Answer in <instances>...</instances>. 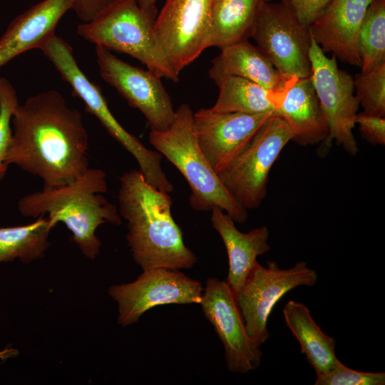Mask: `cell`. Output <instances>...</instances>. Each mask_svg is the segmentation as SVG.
<instances>
[{
    "label": "cell",
    "instance_id": "1",
    "mask_svg": "<svg viewBox=\"0 0 385 385\" xmlns=\"http://www.w3.org/2000/svg\"><path fill=\"white\" fill-rule=\"evenodd\" d=\"M5 163L37 176L45 187L71 183L89 168L88 134L83 117L57 91L26 98L15 107Z\"/></svg>",
    "mask_w": 385,
    "mask_h": 385
},
{
    "label": "cell",
    "instance_id": "2",
    "mask_svg": "<svg viewBox=\"0 0 385 385\" xmlns=\"http://www.w3.org/2000/svg\"><path fill=\"white\" fill-rule=\"evenodd\" d=\"M120 181L118 208L127 221V242L135 263L142 270L193 267L197 259L173 217L169 193L150 185L139 170L124 173Z\"/></svg>",
    "mask_w": 385,
    "mask_h": 385
},
{
    "label": "cell",
    "instance_id": "3",
    "mask_svg": "<svg viewBox=\"0 0 385 385\" xmlns=\"http://www.w3.org/2000/svg\"><path fill=\"white\" fill-rule=\"evenodd\" d=\"M107 175L100 168H88L73 181L57 187H45L18 202L19 212L27 217H48L55 227L63 222L71 232V240L86 257L93 260L101 242L96 235L103 224L120 225L118 207L103 193L108 190Z\"/></svg>",
    "mask_w": 385,
    "mask_h": 385
},
{
    "label": "cell",
    "instance_id": "4",
    "mask_svg": "<svg viewBox=\"0 0 385 385\" xmlns=\"http://www.w3.org/2000/svg\"><path fill=\"white\" fill-rule=\"evenodd\" d=\"M150 143L171 162L187 180L191 193L189 202L196 211L218 207L235 222L244 223L247 210L240 205L225 187L201 151L193 127V112L187 103L176 110L170 127L150 130Z\"/></svg>",
    "mask_w": 385,
    "mask_h": 385
},
{
    "label": "cell",
    "instance_id": "5",
    "mask_svg": "<svg viewBox=\"0 0 385 385\" xmlns=\"http://www.w3.org/2000/svg\"><path fill=\"white\" fill-rule=\"evenodd\" d=\"M158 10L143 9L135 0H118L93 19L77 26V33L96 46L137 59L160 78L179 80L156 39L154 24Z\"/></svg>",
    "mask_w": 385,
    "mask_h": 385
},
{
    "label": "cell",
    "instance_id": "6",
    "mask_svg": "<svg viewBox=\"0 0 385 385\" xmlns=\"http://www.w3.org/2000/svg\"><path fill=\"white\" fill-rule=\"evenodd\" d=\"M39 50L70 85L73 95L81 99L87 112L93 115L110 135L133 155L145 180L160 191H171L173 185L161 166L163 155L147 148L120 124L111 111L101 88L80 68L70 44L55 33Z\"/></svg>",
    "mask_w": 385,
    "mask_h": 385
},
{
    "label": "cell",
    "instance_id": "7",
    "mask_svg": "<svg viewBox=\"0 0 385 385\" xmlns=\"http://www.w3.org/2000/svg\"><path fill=\"white\" fill-rule=\"evenodd\" d=\"M292 138L287 123L274 113L245 148L217 173L229 192L246 210L261 205L267 195L270 169Z\"/></svg>",
    "mask_w": 385,
    "mask_h": 385
},
{
    "label": "cell",
    "instance_id": "8",
    "mask_svg": "<svg viewBox=\"0 0 385 385\" xmlns=\"http://www.w3.org/2000/svg\"><path fill=\"white\" fill-rule=\"evenodd\" d=\"M250 37L280 73L297 78L311 76L309 26L284 2L266 1L260 6Z\"/></svg>",
    "mask_w": 385,
    "mask_h": 385
},
{
    "label": "cell",
    "instance_id": "9",
    "mask_svg": "<svg viewBox=\"0 0 385 385\" xmlns=\"http://www.w3.org/2000/svg\"><path fill=\"white\" fill-rule=\"evenodd\" d=\"M317 279L316 271L304 261L289 269L279 267L274 261L267 262V267L257 264L234 294L247 332L257 346L270 337L267 321L275 304L297 287L314 286Z\"/></svg>",
    "mask_w": 385,
    "mask_h": 385
},
{
    "label": "cell",
    "instance_id": "10",
    "mask_svg": "<svg viewBox=\"0 0 385 385\" xmlns=\"http://www.w3.org/2000/svg\"><path fill=\"white\" fill-rule=\"evenodd\" d=\"M309 55L311 78L329 127L321 153L335 140L347 153L355 155L358 148L352 130L359 104L354 95V77L339 68L336 57H327L312 36Z\"/></svg>",
    "mask_w": 385,
    "mask_h": 385
},
{
    "label": "cell",
    "instance_id": "11",
    "mask_svg": "<svg viewBox=\"0 0 385 385\" xmlns=\"http://www.w3.org/2000/svg\"><path fill=\"white\" fill-rule=\"evenodd\" d=\"M214 0H165L154 31L169 64L178 73L208 48Z\"/></svg>",
    "mask_w": 385,
    "mask_h": 385
},
{
    "label": "cell",
    "instance_id": "12",
    "mask_svg": "<svg viewBox=\"0 0 385 385\" xmlns=\"http://www.w3.org/2000/svg\"><path fill=\"white\" fill-rule=\"evenodd\" d=\"M202 284L180 270L153 268L143 270L133 282L110 287L108 294L118 304V323L131 325L149 309L163 304H200Z\"/></svg>",
    "mask_w": 385,
    "mask_h": 385
},
{
    "label": "cell",
    "instance_id": "13",
    "mask_svg": "<svg viewBox=\"0 0 385 385\" xmlns=\"http://www.w3.org/2000/svg\"><path fill=\"white\" fill-rule=\"evenodd\" d=\"M96 55L101 78L143 115L150 130L168 129L175 110L161 78L123 61L104 47L96 46Z\"/></svg>",
    "mask_w": 385,
    "mask_h": 385
},
{
    "label": "cell",
    "instance_id": "14",
    "mask_svg": "<svg viewBox=\"0 0 385 385\" xmlns=\"http://www.w3.org/2000/svg\"><path fill=\"white\" fill-rule=\"evenodd\" d=\"M200 304L224 346L228 370L241 374L256 370L262 351L249 337L234 292L225 280L208 278Z\"/></svg>",
    "mask_w": 385,
    "mask_h": 385
},
{
    "label": "cell",
    "instance_id": "15",
    "mask_svg": "<svg viewBox=\"0 0 385 385\" xmlns=\"http://www.w3.org/2000/svg\"><path fill=\"white\" fill-rule=\"evenodd\" d=\"M274 112L245 113L200 108L193 113V127L201 151L217 174L249 144Z\"/></svg>",
    "mask_w": 385,
    "mask_h": 385
},
{
    "label": "cell",
    "instance_id": "16",
    "mask_svg": "<svg viewBox=\"0 0 385 385\" xmlns=\"http://www.w3.org/2000/svg\"><path fill=\"white\" fill-rule=\"evenodd\" d=\"M372 0H331L309 25L312 36L325 52L351 66L361 67L358 36Z\"/></svg>",
    "mask_w": 385,
    "mask_h": 385
},
{
    "label": "cell",
    "instance_id": "17",
    "mask_svg": "<svg viewBox=\"0 0 385 385\" xmlns=\"http://www.w3.org/2000/svg\"><path fill=\"white\" fill-rule=\"evenodd\" d=\"M208 74L214 82L227 76L245 78L272 92L282 101L299 79L280 73L248 39L221 48L212 61Z\"/></svg>",
    "mask_w": 385,
    "mask_h": 385
},
{
    "label": "cell",
    "instance_id": "18",
    "mask_svg": "<svg viewBox=\"0 0 385 385\" xmlns=\"http://www.w3.org/2000/svg\"><path fill=\"white\" fill-rule=\"evenodd\" d=\"M75 0H42L17 16L0 37V68L21 53L39 49Z\"/></svg>",
    "mask_w": 385,
    "mask_h": 385
},
{
    "label": "cell",
    "instance_id": "19",
    "mask_svg": "<svg viewBox=\"0 0 385 385\" xmlns=\"http://www.w3.org/2000/svg\"><path fill=\"white\" fill-rule=\"evenodd\" d=\"M211 212L212 225L222 238L227 253L229 270L225 282L235 294L258 263L257 257L270 250L269 230L266 226H260L242 232L225 211L215 207Z\"/></svg>",
    "mask_w": 385,
    "mask_h": 385
},
{
    "label": "cell",
    "instance_id": "20",
    "mask_svg": "<svg viewBox=\"0 0 385 385\" xmlns=\"http://www.w3.org/2000/svg\"><path fill=\"white\" fill-rule=\"evenodd\" d=\"M274 113L287 123L292 140L302 146L323 143L328 135L327 121L311 76L294 83Z\"/></svg>",
    "mask_w": 385,
    "mask_h": 385
},
{
    "label": "cell",
    "instance_id": "21",
    "mask_svg": "<svg viewBox=\"0 0 385 385\" xmlns=\"http://www.w3.org/2000/svg\"><path fill=\"white\" fill-rule=\"evenodd\" d=\"M287 327L301 346L317 375L324 374L341 361L335 354L336 340L322 332L302 302L289 300L282 310Z\"/></svg>",
    "mask_w": 385,
    "mask_h": 385
},
{
    "label": "cell",
    "instance_id": "22",
    "mask_svg": "<svg viewBox=\"0 0 385 385\" xmlns=\"http://www.w3.org/2000/svg\"><path fill=\"white\" fill-rule=\"evenodd\" d=\"M271 0H220L211 14L208 48L220 49L248 39L260 6Z\"/></svg>",
    "mask_w": 385,
    "mask_h": 385
},
{
    "label": "cell",
    "instance_id": "23",
    "mask_svg": "<svg viewBox=\"0 0 385 385\" xmlns=\"http://www.w3.org/2000/svg\"><path fill=\"white\" fill-rule=\"evenodd\" d=\"M215 83L219 88V94L211 108L217 112L275 113L282 103L272 92L238 76H225Z\"/></svg>",
    "mask_w": 385,
    "mask_h": 385
},
{
    "label": "cell",
    "instance_id": "24",
    "mask_svg": "<svg viewBox=\"0 0 385 385\" xmlns=\"http://www.w3.org/2000/svg\"><path fill=\"white\" fill-rule=\"evenodd\" d=\"M48 217L41 216L25 225L0 227V263L18 259L29 264L44 257L49 247L51 230Z\"/></svg>",
    "mask_w": 385,
    "mask_h": 385
},
{
    "label": "cell",
    "instance_id": "25",
    "mask_svg": "<svg viewBox=\"0 0 385 385\" xmlns=\"http://www.w3.org/2000/svg\"><path fill=\"white\" fill-rule=\"evenodd\" d=\"M358 48L363 73L385 63V0H372L358 36Z\"/></svg>",
    "mask_w": 385,
    "mask_h": 385
},
{
    "label": "cell",
    "instance_id": "26",
    "mask_svg": "<svg viewBox=\"0 0 385 385\" xmlns=\"http://www.w3.org/2000/svg\"><path fill=\"white\" fill-rule=\"evenodd\" d=\"M356 97L364 113L385 116V63L354 77Z\"/></svg>",
    "mask_w": 385,
    "mask_h": 385
},
{
    "label": "cell",
    "instance_id": "27",
    "mask_svg": "<svg viewBox=\"0 0 385 385\" xmlns=\"http://www.w3.org/2000/svg\"><path fill=\"white\" fill-rule=\"evenodd\" d=\"M18 103L16 91L11 83L0 77V181L9 167L4 160L12 138L11 117Z\"/></svg>",
    "mask_w": 385,
    "mask_h": 385
},
{
    "label": "cell",
    "instance_id": "28",
    "mask_svg": "<svg viewBox=\"0 0 385 385\" xmlns=\"http://www.w3.org/2000/svg\"><path fill=\"white\" fill-rule=\"evenodd\" d=\"M384 372H362L340 363L334 369L317 375L314 385H384Z\"/></svg>",
    "mask_w": 385,
    "mask_h": 385
},
{
    "label": "cell",
    "instance_id": "29",
    "mask_svg": "<svg viewBox=\"0 0 385 385\" xmlns=\"http://www.w3.org/2000/svg\"><path fill=\"white\" fill-rule=\"evenodd\" d=\"M362 136L374 145H385V118L364 112L356 115L355 125Z\"/></svg>",
    "mask_w": 385,
    "mask_h": 385
},
{
    "label": "cell",
    "instance_id": "30",
    "mask_svg": "<svg viewBox=\"0 0 385 385\" xmlns=\"http://www.w3.org/2000/svg\"><path fill=\"white\" fill-rule=\"evenodd\" d=\"M331 0H280L286 4L304 24L311 25L324 11Z\"/></svg>",
    "mask_w": 385,
    "mask_h": 385
},
{
    "label": "cell",
    "instance_id": "31",
    "mask_svg": "<svg viewBox=\"0 0 385 385\" xmlns=\"http://www.w3.org/2000/svg\"><path fill=\"white\" fill-rule=\"evenodd\" d=\"M117 1L118 0H75L72 9L81 20L88 22Z\"/></svg>",
    "mask_w": 385,
    "mask_h": 385
},
{
    "label": "cell",
    "instance_id": "32",
    "mask_svg": "<svg viewBox=\"0 0 385 385\" xmlns=\"http://www.w3.org/2000/svg\"><path fill=\"white\" fill-rule=\"evenodd\" d=\"M19 351L13 347L5 348L0 350V361H6L15 358L19 355Z\"/></svg>",
    "mask_w": 385,
    "mask_h": 385
},
{
    "label": "cell",
    "instance_id": "33",
    "mask_svg": "<svg viewBox=\"0 0 385 385\" xmlns=\"http://www.w3.org/2000/svg\"><path fill=\"white\" fill-rule=\"evenodd\" d=\"M138 4L143 9L157 8L156 4L158 0H135Z\"/></svg>",
    "mask_w": 385,
    "mask_h": 385
},
{
    "label": "cell",
    "instance_id": "34",
    "mask_svg": "<svg viewBox=\"0 0 385 385\" xmlns=\"http://www.w3.org/2000/svg\"><path fill=\"white\" fill-rule=\"evenodd\" d=\"M220 0H214V3L217 2V1H219Z\"/></svg>",
    "mask_w": 385,
    "mask_h": 385
}]
</instances>
